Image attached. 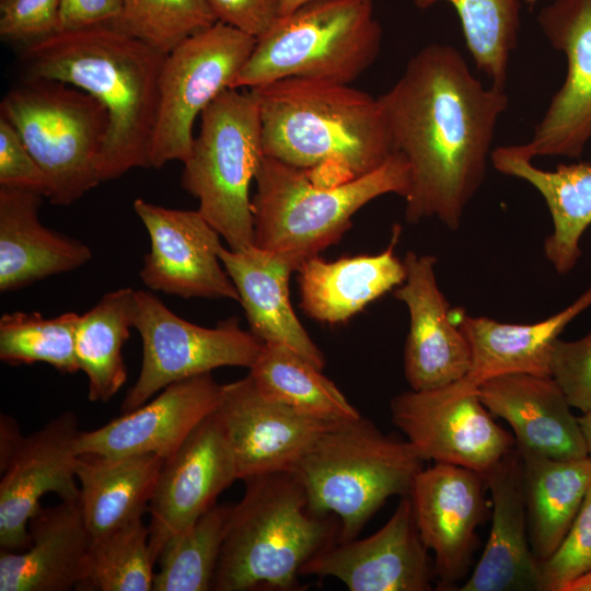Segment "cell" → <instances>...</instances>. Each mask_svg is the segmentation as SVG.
I'll return each mask as SVG.
<instances>
[{
  "mask_svg": "<svg viewBox=\"0 0 591 591\" xmlns=\"http://www.w3.org/2000/svg\"><path fill=\"white\" fill-rule=\"evenodd\" d=\"M219 257L237 290L251 332L263 343L289 347L322 370L325 357L290 302V275L300 264L255 245L242 251L222 246Z\"/></svg>",
  "mask_w": 591,
  "mask_h": 591,
  "instance_id": "d4e9b609",
  "label": "cell"
},
{
  "mask_svg": "<svg viewBox=\"0 0 591 591\" xmlns=\"http://www.w3.org/2000/svg\"><path fill=\"white\" fill-rule=\"evenodd\" d=\"M248 375L264 396L311 417L344 421L360 416L321 369L287 346L264 343Z\"/></svg>",
  "mask_w": 591,
  "mask_h": 591,
  "instance_id": "d6a6232c",
  "label": "cell"
},
{
  "mask_svg": "<svg viewBox=\"0 0 591 591\" xmlns=\"http://www.w3.org/2000/svg\"><path fill=\"white\" fill-rule=\"evenodd\" d=\"M0 186L37 192L47 197L46 177L16 129L0 116Z\"/></svg>",
  "mask_w": 591,
  "mask_h": 591,
  "instance_id": "b9f144b4",
  "label": "cell"
},
{
  "mask_svg": "<svg viewBox=\"0 0 591 591\" xmlns=\"http://www.w3.org/2000/svg\"><path fill=\"white\" fill-rule=\"evenodd\" d=\"M200 130L183 162L182 186L232 251L254 245L251 182L264 158L262 124L251 89H228L200 115Z\"/></svg>",
  "mask_w": 591,
  "mask_h": 591,
  "instance_id": "ba28073f",
  "label": "cell"
},
{
  "mask_svg": "<svg viewBox=\"0 0 591 591\" xmlns=\"http://www.w3.org/2000/svg\"><path fill=\"white\" fill-rule=\"evenodd\" d=\"M78 418L63 412L35 432L23 436L0 482V546L19 552L31 544L28 523L42 497L79 500L77 478Z\"/></svg>",
  "mask_w": 591,
  "mask_h": 591,
  "instance_id": "2e32d148",
  "label": "cell"
},
{
  "mask_svg": "<svg viewBox=\"0 0 591 591\" xmlns=\"http://www.w3.org/2000/svg\"><path fill=\"white\" fill-rule=\"evenodd\" d=\"M221 386L211 373L174 382L151 402L102 427L80 431L77 451L79 455L157 454L166 459L216 410Z\"/></svg>",
  "mask_w": 591,
  "mask_h": 591,
  "instance_id": "44dd1931",
  "label": "cell"
},
{
  "mask_svg": "<svg viewBox=\"0 0 591 591\" xmlns=\"http://www.w3.org/2000/svg\"><path fill=\"white\" fill-rule=\"evenodd\" d=\"M478 391L487 409L509 424L519 451L559 460L588 456L579 420L552 376L503 374L482 382Z\"/></svg>",
  "mask_w": 591,
  "mask_h": 591,
  "instance_id": "7402d4cb",
  "label": "cell"
},
{
  "mask_svg": "<svg viewBox=\"0 0 591 591\" xmlns=\"http://www.w3.org/2000/svg\"><path fill=\"white\" fill-rule=\"evenodd\" d=\"M313 0H280V16L290 14L301 5Z\"/></svg>",
  "mask_w": 591,
  "mask_h": 591,
  "instance_id": "c3c4849f",
  "label": "cell"
},
{
  "mask_svg": "<svg viewBox=\"0 0 591 591\" xmlns=\"http://www.w3.org/2000/svg\"><path fill=\"white\" fill-rule=\"evenodd\" d=\"M379 100L409 167L406 221L437 218L456 230L485 179L506 89L485 86L455 47L429 44Z\"/></svg>",
  "mask_w": 591,
  "mask_h": 591,
  "instance_id": "6da1fadb",
  "label": "cell"
},
{
  "mask_svg": "<svg viewBox=\"0 0 591 591\" xmlns=\"http://www.w3.org/2000/svg\"><path fill=\"white\" fill-rule=\"evenodd\" d=\"M136 290L120 288L79 316L76 357L88 376L91 402H108L127 380L121 351L134 328Z\"/></svg>",
  "mask_w": 591,
  "mask_h": 591,
  "instance_id": "1f68e13d",
  "label": "cell"
},
{
  "mask_svg": "<svg viewBox=\"0 0 591 591\" xmlns=\"http://www.w3.org/2000/svg\"><path fill=\"white\" fill-rule=\"evenodd\" d=\"M217 21L255 38L260 37L280 18V0H206Z\"/></svg>",
  "mask_w": 591,
  "mask_h": 591,
  "instance_id": "7bdbcfd3",
  "label": "cell"
},
{
  "mask_svg": "<svg viewBox=\"0 0 591 591\" xmlns=\"http://www.w3.org/2000/svg\"><path fill=\"white\" fill-rule=\"evenodd\" d=\"M381 44L372 0H313L256 38L232 89L286 78L350 84L374 63Z\"/></svg>",
  "mask_w": 591,
  "mask_h": 591,
  "instance_id": "52a82bcc",
  "label": "cell"
},
{
  "mask_svg": "<svg viewBox=\"0 0 591 591\" xmlns=\"http://www.w3.org/2000/svg\"><path fill=\"white\" fill-rule=\"evenodd\" d=\"M165 54L108 25L59 32L23 46L25 79L60 81L97 99L109 126L100 159L102 182L149 158Z\"/></svg>",
  "mask_w": 591,
  "mask_h": 591,
  "instance_id": "7a4b0ae2",
  "label": "cell"
},
{
  "mask_svg": "<svg viewBox=\"0 0 591 591\" xmlns=\"http://www.w3.org/2000/svg\"><path fill=\"white\" fill-rule=\"evenodd\" d=\"M491 528L483 555L461 591H542L540 561L530 543L522 461L511 449L486 475Z\"/></svg>",
  "mask_w": 591,
  "mask_h": 591,
  "instance_id": "603a6c76",
  "label": "cell"
},
{
  "mask_svg": "<svg viewBox=\"0 0 591 591\" xmlns=\"http://www.w3.org/2000/svg\"><path fill=\"white\" fill-rule=\"evenodd\" d=\"M134 328L141 337L142 362L121 413L138 408L174 382L222 367L250 369L264 345L251 331H243L236 317L202 327L177 316L143 290H136Z\"/></svg>",
  "mask_w": 591,
  "mask_h": 591,
  "instance_id": "8fae6325",
  "label": "cell"
},
{
  "mask_svg": "<svg viewBox=\"0 0 591 591\" xmlns=\"http://www.w3.org/2000/svg\"><path fill=\"white\" fill-rule=\"evenodd\" d=\"M79 314L46 318L39 312H10L0 318V359L10 364L44 362L65 373L79 371L76 329Z\"/></svg>",
  "mask_w": 591,
  "mask_h": 591,
  "instance_id": "d590c367",
  "label": "cell"
},
{
  "mask_svg": "<svg viewBox=\"0 0 591 591\" xmlns=\"http://www.w3.org/2000/svg\"><path fill=\"white\" fill-rule=\"evenodd\" d=\"M424 462L406 439L383 433L360 415L327 428L291 473L310 509L336 515L338 542H348L390 497L409 495Z\"/></svg>",
  "mask_w": 591,
  "mask_h": 591,
  "instance_id": "5b68a950",
  "label": "cell"
},
{
  "mask_svg": "<svg viewBox=\"0 0 591 591\" xmlns=\"http://www.w3.org/2000/svg\"><path fill=\"white\" fill-rule=\"evenodd\" d=\"M231 511V505H213L164 545L153 591L211 590Z\"/></svg>",
  "mask_w": 591,
  "mask_h": 591,
  "instance_id": "e575fe53",
  "label": "cell"
},
{
  "mask_svg": "<svg viewBox=\"0 0 591 591\" xmlns=\"http://www.w3.org/2000/svg\"><path fill=\"white\" fill-rule=\"evenodd\" d=\"M540 568L542 591H563L591 570V486L563 542Z\"/></svg>",
  "mask_w": 591,
  "mask_h": 591,
  "instance_id": "f35d334b",
  "label": "cell"
},
{
  "mask_svg": "<svg viewBox=\"0 0 591 591\" xmlns=\"http://www.w3.org/2000/svg\"><path fill=\"white\" fill-rule=\"evenodd\" d=\"M217 21L206 0H123L108 26L167 55Z\"/></svg>",
  "mask_w": 591,
  "mask_h": 591,
  "instance_id": "74e56055",
  "label": "cell"
},
{
  "mask_svg": "<svg viewBox=\"0 0 591 591\" xmlns=\"http://www.w3.org/2000/svg\"><path fill=\"white\" fill-rule=\"evenodd\" d=\"M478 385L464 376L399 393L390 403L392 422L425 461L486 475L515 442L483 404Z\"/></svg>",
  "mask_w": 591,
  "mask_h": 591,
  "instance_id": "7c38bea8",
  "label": "cell"
},
{
  "mask_svg": "<svg viewBox=\"0 0 591 591\" xmlns=\"http://www.w3.org/2000/svg\"><path fill=\"white\" fill-rule=\"evenodd\" d=\"M28 532L26 549H1L0 591L84 590L92 540L79 500L40 507Z\"/></svg>",
  "mask_w": 591,
  "mask_h": 591,
  "instance_id": "cb8c5ba5",
  "label": "cell"
},
{
  "mask_svg": "<svg viewBox=\"0 0 591 591\" xmlns=\"http://www.w3.org/2000/svg\"><path fill=\"white\" fill-rule=\"evenodd\" d=\"M406 278L394 291L409 314L404 373L412 390L440 387L466 376L472 366L470 344L438 286L437 258L408 251Z\"/></svg>",
  "mask_w": 591,
  "mask_h": 591,
  "instance_id": "ffe728a7",
  "label": "cell"
},
{
  "mask_svg": "<svg viewBox=\"0 0 591 591\" xmlns=\"http://www.w3.org/2000/svg\"><path fill=\"white\" fill-rule=\"evenodd\" d=\"M563 591H591V570L567 584Z\"/></svg>",
  "mask_w": 591,
  "mask_h": 591,
  "instance_id": "bcb514c9",
  "label": "cell"
},
{
  "mask_svg": "<svg viewBox=\"0 0 591 591\" xmlns=\"http://www.w3.org/2000/svg\"><path fill=\"white\" fill-rule=\"evenodd\" d=\"M0 113L42 169L50 202L71 205L102 183L109 117L97 99L60 81L25 79L5 94Z\"/></svg>",
  "mask_w": 591,
  "mask_h": 591,
  "instance_id": "9c48e42d",
  "label": "cell"
},
{
  "mask_svg": "<svg viewBox=\"0 0 591 591\" xmlns=\"http://www.w3.org/2000/svg\"><path fill=\"white\" fill-rule=\"evenodd\" d=\"M549 375L571 407L582 414L591 412V332L577 340L556 339L551 354Z\"/></svg>",
  "mask_w": 591,
  "mask_h": 591,
  "instance_id": "ab89813d",
  "label": "cell"
},
{
  "mask_svg": "<svg viewBox=\"0 0 591 591\" xmlns=\"http://www.w3.org/2000/svg\"><path fill=\"white\" fill-rule=\"evenodd\" d=\"M537 24L567 72L531 139L510 146L519 155L579 158L591 139V0H554L541 9Z\"/></svg>",
  "mask_w": 591,
  "mask_h": 591,
  "instance_id": "4fadbf2b",
  "label": "cell"
},
{
  "mask_svg": "<svg viewBox=\"0 0 591 591\" xmlns=\"http://www.w3.org/2000/svg\"><path fill=\"white\" fill-rule=\"evenodd\" d=\"M23 434L15 420L8 415L1 414L0 420V470L7 467Z\"/></svg>",
  "mask_w": 591,
  "mask_h": 591,
  "instance_id": "f6af8a7d",
  "label": "cell"
},
{
  "mask_svg": "<svg viewBox=\"0 0 591 591\" xmlns=\"http://www.w3.org/2000/svg\"><path fill=\"white\" fill-rule=\"evenodd\" d=\"M301 576L332 577L350 591H427L433 563L417 529L409 496L375 533L336 542L312 557Z\"/></svg>",
  "mask_w": 591,
  "mask_h": 591,
  "instance_id": "ac0fdd59",
  "label": "cell"
},
{
  "mask_svg": "<svg viewBox=\"0 0 591 591\" xmlns=\"http://www.w3.org/2000/svg\"><path fill=\"white\" fill-rule=\"evenodd\" d=\"M519 453L530 543L542 563L563 542L591 486V456L559 460Z\"/></svg>",
  "mask_w": 591,
  "mask_h": 591,
  "instance_id": "4dcf8cb0",
  "label": "cell"
},
{
  "mask_svg": "<svg viewBox=\"0 0 591 591\" xmlns=\"http://www.w3.org/2000/svg\"><path fill=\"white\" fill-rule=\"evenodd\" d=\"M43 197L34 190L0 186L1 292L72 271L92 258L86 244L40 222Z\"/></svg>",
  "mask_w": 591,
  "mask_h": 591,
  "instance_id": "484cf974",
  "label": "cell"
},
{
  "mask_svg": "<svg viewBox=\"0 0 591 591\" xmlns=\"http://www.w3.org/2000/svg\"><path fill=\"white\" fill-rule=\"evenodd\" d=\"M163 462L157 454L78 456L79 502L92 541L142 519Z\"/></svg>",
  "mask_w": 591,
  "mask_h": 591,
  "instance_id": "f546056e",
  "label": "cell"
},
{
  "mask_svg": "<svg viewBox=\"0 0 591 591\" xmlns=\"http://www.w3.org/2000/svg\"><path fill=\"white\" fill-rule=\"evenodd\" d=\"M490 161L498 172L528 182L544 198L553 221L545 256L558 274L571 271L581 256V237L591 225V164H559L547 171L510 146L494 149Z\"/></svg>",
  "mask_w": 591,
  "mask_h": 591,
  "instance_id": "f1b7e54d",
  "label": "cell"
},
{
  "mask_svg": "<svg viewBox=\"0 0 591 591\" xmlns=\"http://www.w3.org/2000/svg\"><path fill=\"white\" fill-rule=\"evenodd\" d=\"M255 44L254 36L218 21L165 56L150 167L188 158L195 119L223 91L232 89Z\"/></svg>",
  "mask_w": 591,
  "mask_h": 591,
  "instance_id": "30bf717a",
  "label": "cell"
},
{
  "mask_svg": "<svg viewBox=\"0 0 591 591\" xmlns=\"http://www.w3.org/2000/svg\"><path fill=\"white\" fill-rule=\"evenodd\" d=\"M236 479L233 453L213 412L164 459L148 508L155 561L164 545L192 526Z\"/></svg>",
  "mask_w": 591,
  "mask_h": 591,
  "instance_id": "e0dca14e",
  "label": "cell"
},
{
  "mask_svg": "<svg viewBox=\"0 0 591 591\" xmlns=\"http://www.w3.org/2000/svg\"><path fill=\"white\" fill-rule=\"evenodd\" d=\"M215 415L242 480L291 472L320 434L337 422L311 417L264 396L248 374L222 384Z\"/></svg>",
  "mask_w": 591,
  "mask_h": 591,
  "instance_id": "9a60e30c",
  "label": "cell"
},
{
  "mask_svg": "<svg viewBox=\"0 0 591 591\" xmlns=\"http://www.w3.org/2000/svg\"><path fill=\"white\" fill-rule=\"evenodd\" d=\"M578 420L587 445L588 455L591 456V412L583 414Z\"/></svg>",
  "mask_w": 591,
  "mask_h": 591,
  "instance_id": "7dc6e473",
  "label": "cell"
},
{
  "mask_svg": "<svg viewBox=\"0 0 591 591\" xmlns=\"http://www.w3.org/2000/svg\"><path fill=\"white\" fill-rule=\"evenodd\" d=\"M251 90L264 154L318 185L362 177L395 153L379 97L350 84L286 78Z\"/></svg>",
  "mask_w": 591,
  "mask_h": 591,
  "instance_id": "3957f363",
  "label": "cell"
},
{
  "mask_svg": "<svg viewBox=\"0 0 591 591\" xmlns=\"http://www.w3.org/2000/svg\"><path fill=\"white\" fill-rule=\"evenodd\" d=\"M486 476L459 465L434 463L416 476L409 493L420 537L434 555L439 586L464 578L486 511Z\"/></svg>",
  "mask_w": 591,
  "mask_h": 591,
  "instance_id": "d6986e66",
  "label": "cell"
},
{
  "mask_svg": "<svg viewBox=\"0 0 591 591\" xmlns=\"http://www.w3.org/2000/svg\"><path fill=\"white\" fill-rule=\"evenodd\" d=\"M252 198L254 245L301 264L337 243L352 216L371 200L409 188V167L395 152L382 166L333 186L314 183L303 171L264 155Z\"/></svg>",
  "mask_w": 591,
  "mask_h": 591,
  "instance_id": "8992f818",
  "label": "cell"
},
{
  "mask_svg": "<svg viewBox=\"0 0 591 591\" xmlns=\"http://www.w3.org/2000/svg\"><path fill=\"white\" fill-rule=\"evenodd\" d=\"M243 482L245 491L232 506L211 590L301 589L302 567L338 542V518L313 512L291 472Z\"/></svg>",
  "mask_w": 591,
  "mask_h": 591,
  "instance_id": "277c9868",
  "label": "cell"
},
{
  "mask_svg": "<svg viewBox=\"0 0 591 591\" xmlns=\"http://www.w3.org/2000/svg\"><path fill=\"white\" fill-rule=\"evenodd\" d=\"M591 306V285L572 303L533 324H510L453 310L472 354L466 375L482 382L512 373L549 375L551 354L565 327ZM551 376V375H549Z\"/></svg>",
  "mask_w": 591,
  "mask_h": 591,
  "instance_id": "4316f807",
  "label": "cell"
},
{
  "mask_svg": "<svg viewBox=\"0 0 591 591\" xmlns=\"http://www.w3.org/2000/svg\"><path fill=\"white\" fill-rule=\"evenodd\" d=\"M134 210L150 237L140 279L148 288L181 298L231 299L237 290L219 257L218 231L198 212L143 199Z\"/></svg>",
  "mask_w": 591,
  "mask_h": 591,
  "instance_id": "5bb4252c",
  "label": "cell"
},
{
  "mask_svg": "<svg viewBox=\"0 0 591 591\" xmlns=\"http://www.w3.org/2000/svg\"><path fill=\"white\" fill-rule=\"evenodd\" d=\"M60 0H0V35L23 46L60 32Z\"/></svg>",
  "mask_w": 591,
  "mask_h": 591,
  "instance_id": "60d3db41",
  "label": "cell"
},
{
  "mask_svg": "<svg viewBox=\"0 0 591 591\" xmlns=\"http://www.w3.org/2000/svg\"><path fill=\"white\" fill-rule=\"evenodd\" d=\"M399 231L375 255H358L327 262L318 255L298 269L301 309L312 318L337 324L349 320L370 302L406 278L404 262L394 254Z\"/></svg>",
  "mask_w": 591,
  "mask_h": 591,
  "instance_id": "83f0119b",
  "label": "cell"
},
{
  "mask_svg": "<svg viewBox=\"0 0 591 591\" xmlns=\"http://www.w3.org/2000/svg\"><path fill=\"white\" fill-rule=\"evenodd\" d=\"M149 535L138 519L92 541L84 590L152 591L157 561Z\"/></svg>",
  "mask_w": 591,
  "mask_h": 591,
  "instance_id": "8d00e7d4",
  "label": "cell"
},
{
  "mask_svg": "<svg viewBox=\"0 0 591 591\" xmlns=\"http://www.w3.org/2000/svg\"><path fill=\"white\" fill-rule=\"evenodd\" d=\"M451 4L460 20L467 49L476 68L490 84L506 89L511 55L520 32V0H415L425 10Z\"/></svg>",
  "mask_w": 591,
  "mask_h": 591,
  "instance_id": "836d02e7",
  "label": "cell"
},
{
  "mask_svg": "<svg viewBox=\"0 0 591 591\" xmlns=\"http://www.w3.org/2000/svg\"><path fill=\"white\" fill-rule=\"evenodd\" d=\"M123 0H60V32L107 25L120 13Z\"/></svg>",
  "mask_w": 591,
  "mask_h": 591,
  "instance_id": "ee69618b",
  "label": "cell"
}]
</instances>
